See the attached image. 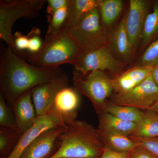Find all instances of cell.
<instances>
[{"label": "cell", "mask_w": 158, "mask_h": 158, "mask_svg": "<svg viewBox=\"0 0 158 158\" xmlns=\"http://www.w3.org/2000/svg\"><path fill=\"white\" fill-rule=\"evenodd\" d=\"M63 74L60 67L45 68L31 65L8 46L1 55V93L11 104L37 85L53 81Z\"/></svg>", "instance_id": "1"}, {"label": "cell", "mask_w": 158, "mask_h": 158, "mask_svg": "<svg viewBox=\"0 0 158 158\" xmlns=\"http://www.w3.org/2000/svg\"><path fill=\"white\" fill-rule=\"evenodd\" d=\"M60 135V145L49 158H99L106 148L98 130L87 122L75 120Z\"/></svg>", "instance_id": "2"}, {"label": "cell", "mask_w": 158, "mask_h": 158, "mask_svg": "<svg viewBox=\"0 0 158 158\" xmlns=\"http://www.w3.org/2000/svg\"><path fill=\"white\" fill-rule=\"evenodd\" d=\"M81 52L69 31L64 29L56 37L44 40L38 52L29 54L24 52L20 56L34 66L53 68L65 63L73 65Z\"/></svg>", "instance_id": "3"}, {"label": "cell", "mask_w": 158, "mask_h": 158, "mask_svg": "<svg viewBox=\"0 0 158 158\" xmlns=\"http://www.w3.org/2000/svg\"><path fill=\"white\" fill-rule=\"evenodd\" d=\"M47 1L1 0L0 1V38L16 52L12 29L14 23L21 18L37 17Z\"/></svg>", "instance_id": "4"}, {"label": "cell", "mask_w": 158, "mask_h": 158, "mask_svg": "<svg viewBox=\"0 0 158 158\" xmlns=\"http://www.w3.org/2000/svg\"><path fill=\"white\" fill-rule=\"evenodd\" d=\"M73 88L90 100L98 114L103 113L105 105L114 93L110 78L105 72L95 70L83 76L73 73Z\"/></svg>", "instance_id": "5"}, {"label": "cell", "mask_w": 158, "mask_h": 158, "mask_svg": "<svg viewBox=\"0 0 158 158\" xmlns=\"http://www.w3.org/2000/svg\"><path fill=\"white\" fill-rule=\"evenodd\" d=\"M68 31L81 51L108 44L107 32L102 25L98 8L85 14Z\"/></svg>", "instance_id": "6"}, {"label": "cell", "mask_w": 158, "mask_h": 158, "mask_svg": "<svg viewBox=\"0 0 158 158\" xmlns=\"http://www.w3.org/2000/svg\"><path fill=\"white\" fill-rule=\"evenodd\" d=\"M127 64L115 58L108 44L81 51L73 65L76 71L84 76L91 71H108L115 76Z\"/></svg>", "instance_id": "7"}, {"label": "cell", "mask_w": 158, "mask_h": 158, "mask_svg": "<svg viewBox=\"0 0 158 158\" xmlns=\"http://www.w3.org/2000/svg\"><path fill=\"white\" fill-rule=\"evenodd\" d=\"M114 104L129 106L144 111L158 103V87L152 73L140 85L127 93L113 94L107 101Z\"/></svg>", "instance_id": "8"}, {"label": "cell", "mask_w": 158, "mask_h": 158, "mask_svg": "<svg viewBox=\"0 0 158 158\" xmlns=\"http://www.w3.org/2000/svg\"><path fill=\"white\" fill-rule=\"evenodd\" d=\"M62 116L54 110L42 116H37L34 125L20 136L13 150L6 158H20L26 148L46 130L59 127H67Z\"/></svg>", "instance_id": "9"}, {"label": "cell", "mask_w": 158, "mask_h": 158, "mask_svg": "<svg viewBox=\"0 0 158 158\" xmlns=\"http://www.w3.org/2000/svg\"><path fill=\"white\" fill-rule=\"evenodd\" d=\"M69 87L68 77L65 73L51 81L44 83L31 89V95L37 116L49 113L53 106L57 94Z\"/></svg>", "instance_id": "10"}, {"label": "cell", "mask_w": 158, "mask_h": 158, "mask_svg": "<svg viewBox=\"0 0 158 158\" xmlns=\"http://www.w3.org/2000/svg\"><path fill=\"white\" fill-rule=\"evenodd\" d=\"M150 2L146 0H130L126 18L128 37L135 56L140 42L145 19L149 13Z\"/></svg>", "instance_id": "11"}, {"label": "cell", "mask_w": 158, "mask_h": 158, "mask_svg": "<svg viewBox=\"0 0 158 158\" xmlns=\"http://www.w3.org/2000/svg\"><path fill=\"white\" fill-rule=\"evenodd\" d=\"M67 127L46 130L26 148L20 158H49L59 148V137Z\"/></svg>", "instance_id": "12"}, {"label": "cell", "mask_w": 158, "mask_h": 158, "mask_svg": "<svg viewBox=\"0 0 158 158\" xmlns=\"http://www.w3.org/2000/svg\"><path fill=\"white\" fill-rule=\"evenodd\" d=\"M127 11L118 26L108 34V45L116 59L126 64L134 58L126 30Z\"/></svg>", "instance_id": "13"}, {"label": "cell", "mask_w": 158, "mask_h": 158, "mask_svg": "<svg viewBox=\"0 0 158 158\" xmlns=\"http://www.w3.org/2000/svg\"><path fill=\"white\" fill-rule=\"evenodd\" d=\"M11 105L18 132L21 135L34 125L37 118L31 90L23 94Z\"/></svg>", "instance_id": "14"}, {"label": "cell", "mask_w": 158, "mask_h": 158, "mask_svg": "<svg viewBox=\"0 0 158 158\" xmlns=\"http://www.w3.org/2000/svg\"><path fill=\"white\" fill-rule=\"evenodd\" d=\"M154 67L135 65L112 78L114 94L129 92L150 75Z\"/></svg>", "instance_id": "15"}, {"label": "cell", "mask_w": 158, "mask_h": 158, "mask_svg": "<svg viewBox=\"0 0 158 158\" xmlns=\"http://www.w3.org/2000/svg\"><path fill=\"white\" fill-rule=\"evenodd\" d=\"M79 103L78 93L73 88L67 87L57 94L52 109L62 116L65 123L68 124L76 120Z\"/></svg>", "instance_id": "16"}, {"label": "cell", "mask_w": 158, "mask_h": 158, "mask_svg": "<svg viewBox=\"0 0 158 158\" xmlns=\"http://www.w3.org/2000/svg\"><path fill=\"white\" fill-rule=\"evenodd\" d=\"M98 130L105 147L113 151L130 152L138 146V144L133 141L129 136Z\"/></svg>", "instance_id": "17"}, {"label": "cell", "mask_w": 158, "mask_h": 158, "mask_svg": "<svg viewBox=\"0 0 158 158\" xmlns=\"http://www.w3.org/2000/svg\"><path fill=\"white\" fill-rule=\"evenodd\" d=\"M99 3V0H70L64 29H71L85 14L98 8Z\"/></svg>", "instance_id": "18"}, {"label": "cell", "mask_w": 158, "mask_h": 158, "mask_svg": "<svg viewBox=\"0 0 158 158\" xmlns=\"http://www.w3.org/2000/svg\"><path fill=\"white\" fill-rule=\"evenodd\" d=\"M130 136L144 138L158 137V114L152 110L144 111Z\"/></svg>", "instance_id": "19"}, {"label": "cell", "mask_w": 158, "mask_h": 158, "mask_svg": "<svg viewBox=\"0 0 158 158\" xmlns=\"http://www.w3.org/2000/svg\"><path fill=\"white\" fill-rule=\"evenodd\" d=\"M136 126L135 123L124 121L109 113H102L99 114L98 129L101 131L130 136Z\"/></svg>", "instance_id": "20"}, {"label": "cell", "mask_w": 158, "mask_h": 158, "mask_svg": "<svg viewBox=\"0 0 158 158\" xmlns=\"http://www.w3.org/2000/svg\"><path fill=\"white\" fill-rule=\"evenodd\" d=\"M123 2L121 0H99L98 9L103 27L107 32L121 13Z\"/></svg>", "instance_id": "21"}, {"label": "cell", "mask_w": 158, "mask_h": 158, "mask_svg": "<svg viewBox=\"0 0 158 158\" xmlns=\"http://www.w3.org/2000/svg\"><path fill=\"white\" fill-rule=\"evenodd\" d=\"M158 36V0L153 6L152 11L148 14L140 40L141 51L143 50Z\"/></svg>", "instance_id": "22"}, {"label": "cell", "mask_w": 158, "mask_h": 158, "mask_svg": "<svg viewBox=\"0 0 158 158\" xmlns=\"http://www.w3.org/2000/svg\"><path fill=\"white\" fill-rule=\"evenodd\" d=\"M103 113H110L124 121L137 123L141 119L144 111L134 107L114 104L107 101Z\"/></svg>", "instance_id": "23"}, {"label": "cell", "mask_w": 158, "mask_h": 158, "mask_svg": "<svg viewBox=\"0 0 158 158\" xmlns=\"http://www.w3.org/2000/svg\"><path fill=\"white\" fill-rule=\"evenodd\" d=\"M68 6L58 10L52 16L48 15V27L45 40L51 39L56 37L64 30L67 18Z\"/></svg>", "instance_id": "24"}, {"label": "cell", "mask_w": 158, "mask_h": 158, "mask_svg": "<svg viewBox=\"0 0 158 158\" xmlns=\"http://www.w3.org/2000/svg\"><path fill=\"white\" fill-rule=\"evenodd\" d=\"M18 131L3 127L0 128V153L7 157L13 150L20 137Z\"/></svg>", "instance_id": "25"}, {"label": "cell", "mask_w": 158, "mask_h": 158, "mask_svg": "<svg viewBox=\"0 0 158 158\" xmlns=\"http://www.w3.org/2000/svg\"><path fill=\"white\" fill-rule=\"evenodd\" d=\"M5 99L0 92V125L18 131L14 113L6 103Z\"/></svg>", "instance_id": "26"}, {"label": "cell", "mask_w": 158, "mask_h": 158, "mask_svg": "<svg viewBox=\"0 0 158 158\" xmlns=\"http://www.w3.org/2000/svg\"><path fill=\"white\" fill-rule=\"evenodd\" d=\"M135 65L153 67L158 65V38L148 46Z\"/></svg>", "instance_id": "27"}, {"label": "cell", "mask_w": 158, "mask_h": 158, "mask_svg": "<svg viewBox=\"0 0 158 158\" xmlns=\"http://www.w3.org/2000/svg\"><path fill=\"white\" fill-rule=\"evenodd\" d=\"M27 36L28 38L29 44L26 52L29 54L38 52L42 48L44 42L41 38V31L37 28H33Z\"/></svg>", "instance_id": "28"}, {"label": "cell", "mask_w": 158, "mask_h": 158, "mask_svg": "<svg viewBox=\"0 0 158 158\" xmlns=\"http://www.w3.org/2000/svg\"><path fill=\"white\" fill-rule=\"evenodd\" d=\"M133 141L147 151L152 155L158 158V137L154 138H138L131 137Z\"/></svg>", "instance_id": "29"}, {"label": "cell", "mask_w": 158, "mask_h": 158, "mask_svg": "<svg viewBox=\"0 0 158 158\" xmlns=\"http://www.w3.org/2000/svg\"><path fill=\"white\" fill-rule=\"evenodd\" d=\"M13 41L15 51L20 55L24 52H27L28 48V38L19 32H16L13 35Z\"/></svg>", "instance_id": "30"}, {"label": "cell", "mask_w": 158, "mask_h": 158, "mask_svg": "<svg viewBox=\"0 0 158 158\" xmlns=\"http://www.w3.org/2000/svg\"><path fill=\"white\" fill-rule=\"evenodd\" d=\"M70 0H48L46 12L49 16H52L58 10L68 6Z\"/></svg>", "instance_id": "31"}, {"label": "cell", "mask_w": 158, "mask_h": 158, "mask_svg": "<svg viewBox=\"0 0 158 158\" xmlns=\"http://www.w3.org/2000/svg\"><path fill=\"white\" fill-rule=\"evenodd\" d=\"M131 152L127 153L118 152L106 148L99 158H129Z\"/></svg>", "instance_id": "32"}, {"label": "cell", "mask_w": 158, "mask_h": 158, "mask_svg": "<svg viewBox=\"0 0 158 158\" xmlns=\"http://www.w3.org/2000/svg\"><path fill=\"white\" fill-rule=\"evenodd\" d=\"M154 157L144 148L138 146L131 152L129 158H153Z\"/></svg>", "instance_id": "33"}, {"label": "cell", "mask_w": 158, "mask_h": 158, "mask_svg": "<svg viewBox=\"0 0 158 158\" xmlns=\"http://www.w3.org/2000/svg\"><path fill=\"white\" fill-rule=\"evenodd\" d=\"M152 76L156 85L158 87V65L154 67L152 73Z\"/></svg>", "instance_id": "34"}, {"label": "cell", "mask_w": 158, "mask_h": 158, "mask_svg": "<svg viewBox=\"0 0 158 158\" xmlns=\"http://www.w3.org/2000/svg\"><path fill=\"white\" fill-rule=\"evenodd\" d=\"M152 110L158 114V103L156 104L155 106L152 109Z\"/></svg>", "instance_id": "35"}, {"label": "cell", "mask_w": 158, "mask_h": 158, "mask_svg": "<svg viewBox=\"0 0 158 158\" xmlns=\"http://www.w3.org/2000/svg\"><path fill=\"white\" fill-rule=\"evenodd\" d=\"M157 158V157H154V158Z\"/></svg>", "instance_id": "36"}]
</instances>
